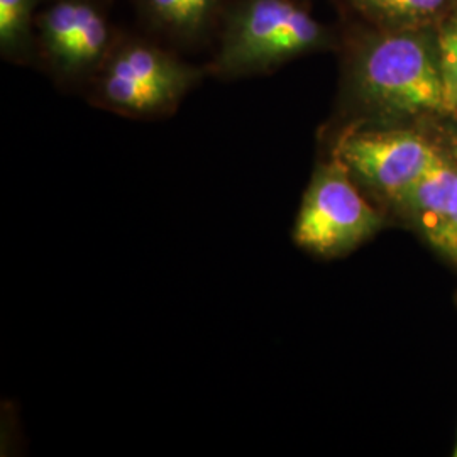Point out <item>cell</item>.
Here are the masks:
<instances>
[{"mask_svg": "<svg viewBox=\"0 0 457 457\" xmlns=\"http://www.w3.org/2000/svg\"><path fill=\"white\" fill-rule=\"evenodd\" d=\"M351 85L370 114H447L437 33L398 28L371 36L354 58Z\"/></svg>", "mask_w": 457, "mask_h": 457, "instance_id": "6da1fadb", "label": "cell"}, {"mask_svg": "<svg viewBox=\"0 0 457 457\" xmlns=\"http://www.w3.org/2000/svg\"><path fill=\"white\" fill-rule=\"evenodd\" d=\"M326 28L294 0H241L230 12L213 70L264 73L326 43Z\"/></svg>", "mask_w": 457, "mask_h": 457, "instance_id": "7a4b0ae2", "label": "cell"}, {"mask_svg": "<svg viewBox=\"0 0 457 457\" xmlns=\"http://www.w3.org/2000/svg\"><path fill=\"white\" fill-rule=\"evenodd\" d=\"M381 215L361 194L343 162L332 153L305 192L295 224V243L317 256H341L370 239Z\"/></svg>", "mask_w": 457, "mask_h": 457, "instance_id": "3957f363", "label": "cell"}, {"mask_svg": "<svg viewBox=\"0 0 457 457\" xmlns=\"http://www.w3.org/2000/svg\"><path fill=\"white\" fill-rule=\"evenodd\" d=\"M200 71L146 43H126L107 58L97 83L104 105L128 115L173 109L198 82Z\"/></svg>", "mask_w": 457, "mask_h": 457, "instance_id": "277c9868", "label": "cell"}, {"mask_svg": "<svg viewBox=\"0 0 457 457\" xmlns=\"http://www.w3.org/2000/svg\"><path fill=\"white\" fill-rule=\"evenodd\" d=\"M354 180L396 202L442 153L407 129H347L332 151Z\"/></svg>", "mask_w": 457, "mask_h": 457, "instance_id": "5b68a950", "label": "cell"}, {"mask_svg": "<svg viewBox=\"0 0 457 457\" xmlns=\"http://www.w3.org/2000/svg\"><path fill=\"white\" fill-rule=\"evenodd\" d=\"M395 204L430 245L457 262V164L442 154Z\"/></svg>", "mask_w": 457, "mask_h": 457, "instance_id": "8992f818", "label": "cell"}, {"mask_svg": "<svg viewBox=\"0 0 457 457\" xmlns=\"http://www.w3.org/2000/svg\"><path fill=\"white\" fill-rule=\"evenodd\" d=\"M349 4L385 29L430 28L457 7V0H349Z\"/></svg>", "mask_w": 457, "mask_h": 457, "instance_id": "52a82bcc", "label": "cell"}, {"mask_svg": "<svg viewBox=\"0 0 457 457\" xmlns=\"http://www.w3.org/2000/svg\"><path fill=\"white\" fill-rule=\"evenodd\" d=\"M96 9L90 0H58L37 17L41 46L54 68Z\"/></svg>", "mask_w": 457, "mask_h": 457, "instance_id": "ba28073f", "label": "cell"}, {"mask_svg": "<svg viewBox=\"0 0 457 457\" xmlns=\"http://www.w3.org/2000/svg\"><path fill=\"white\" fill-rule=\"evenodd\" d=\"M219 0H143L147 16L177 34L202 31L217 11Z\"/></svg>", "mask_w": 457, "mask_h": 457, "instance_id": "9c48e42d", "label": "cell"}, {"mask_svg": "<svg viewBox=\"0 0 457 457\" xmlns=\"http://www.w3.org/2000/svg\"><path fill=\"white\" fill-rule=\"evenodd\" d=\"M111 34H109V24L105 16L96 9L94 14L88 17L80 33L73 39L70 48L65 53L63 60L56 70L63 75H80L83 71L90 70L92 66L102 62V58L109 51Z\"/></svg>", "mask_w": 457, "mask_h": 457, "instance_id": "30bf717a", "label": "cell"}, {"mask_svg": "<svg viewBox=\"0 0 457 457\" xmlns=\"http://www.w3.org/2000/svg\"><path fill=\"white\" fill-rule=\"evenodd\" d=\"M37 0H0V51L5 58H24L31 46Z\"/></svg>", "mask_w": 457, "mask_h": 457, "instance_id": "8fae6325", "label": "cell"}, {"mask_svg": "<svg viewBox=\"0 0 457 457\" xmlns=\"http://www.w3.org/2000/svg\"><path fill=\"white\" fill-rule=\"evenodd\" d=\"M437 46L441 60L445 112H457V7L439 22Z\"/></svg>", "mask_w": 457, "mask_h": 457, "instance_id": "7c38bea8", "label": "cell"}, {"mask_svg": "<svg viewBox=\"0 0 457 457\" xmlns=\"http://www.w3.org/2000/svg\"><path fill=\"white\" fill-rule=\"evenodd\" d=\"M454 457H457V444H456V449H454Z\"/></svg>", "mask_w": 457, "mask_h": 457, "instance_id": "4fadbf2b", "label": "cell"}, {"mask_svg": "<svg viewBox=\"0 0 457 457\" xmlns=\"http://www.w3.org/2000/svg\"><path fill=\"white\" fill-rule=\"evenodd\" d=\"M456 264H457V262H456Z\"/></svg>", "mask_w": 457, "mask_h": 457, "instance_id": "5bb4252c", "label": "cell"}]
</instances>
